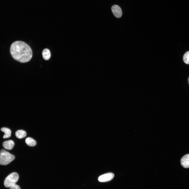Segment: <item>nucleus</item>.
I'll list each match as a JSON object with an SVG mask.
<instances>
[{
    "label": "nucleus",
    "instance_id": "ddd939ff",
    "mask_svg": "<svg viewBox=\"0 0 189 189\" xmlns=\"http://www.w3.org/2000/svg\"><path fill=\"white\" fill-rule=\"evenodd\" d=\"M9 188V189H20L19 186L16 184Z\"/></svg>",
    "mask_w": 189,
    "mask_h": 189
},
{
    "label": "nucleus",
    "instance_id": "f03ea898",
    "mask_svg": "<svg viewBox=\"0 0 189 189\" xmlns=\"http://www.w3.org/2000/svg\"><path fill=\"white\" fill-rule=\"evenodd\" d=\"M15 158L14 156L3 149L0 151V165H6Z\"/></svg>",
    "mask_w": 189,
    "mask_h": 189
},
{
    "label": "nucleus",
    "instance_id": "4468645a",
    "mask_svg": "<svg viewBox=\"0 0 189 189\" xmlns=\"http://www.w3.org/2000/svg\"><path fill=\"white\" fill-rule=\"evenodd\" d=\"M188 83L189 84V77L188 79Z\"/></svg>",
    "mask_w": 189,
    "mask_h": 189
},
{
    "label": "nucleus",
    "instance_id": "39448f33",
    "mask_svg": "<svg viewBox=\"0 0 189 189\" xmlns=\"http://www.w3.org/2000/svg\"><path fill=\"white\" fill-rule=\"evenodd\" d=\"M111 10L113 14L116 18H119L122 16V9L118 5L116 4L113 5L111 7Z\"/></svg>",
    "mask_w": 189,
    "mask_h": 189
},
{
    "label": "nucleus",
    "instance_id": "7ed1b4c3",
    "mask_svg": "<svg viewBox=\"0 0 189 189\" xmlns=\"http://www.w3.org/2000/svg\"><path fill=\"white\" fill-rule=\"evenodd\" d=\"M19 178V175L16 172H12L5 179L4 184L6 187H10L14 185L17 182Z\"/></svg>",
    "mask_w": 189,
    "mask_h": 189
},
{
    "label": "nucleus",
    "instance_id": "423d86ee",
    "mask_svg": "<svg viewBox=\"0 0 189 189\" xmlns=\"http://www.w3.org/2000/svg\"><path fill=\"white\" fill-rule=\"evenodd\" d=\"M182 166L185 168H189V154L184 156L181 160Z\"/></svg>",
    "mask_w": 189,
    "mask_h": 189
},
{
    "label": "nucleus",
    "instance_id": "f8f14e48",
    "mask_svg": "<svg viewBox=\"0 0 189 189\" xmlns=\"http://www.w3.org/2000/svg\"><path fill=\"white\" fill-rule=\"evenodd\" d=\"M183 60L186 64H189V51L186 52L184 55Z\"/></svg>",
    "mask_w": 189,
    "mask_h": 189
},
{
    "label": "nucleus",
    "instance_id": "9d476101",
    "mask_svg": "<svg viewBox=\"0 0 189 189\" xmlns=\"http://www.w3.org/2000/svg\"><path fill=\"white\" fill-rule=\"evenodd\" d=\"M1 130L5 133L3 137V138H8L10 137L11 134V131L9 129L3 127L1 128Z\"/></svg>",
    "mask_w": 189,
    "mask_h": 189
},
{
    "label": "nucleus",
    "instance_id": "0eeeda50",
    "mask_svg": "<svg viewBox=\"0 0 189 189\" xmlns=\"http://www.w3.org/2000/svg\"><path fill=\"white\" fill-rule=\"evenodd\" d=\"M14 145V142L12 140H9L4 141L2 144L3 147L8 150L12 149Z\"/></svg>",
    "mask_w": 189,
    "mask_h": 189
},
{
    "label": "nucleus",
    "instance_id": "f257e3e1",
    "mask_svg": "<svg viewBox=\"0 0 189 189\" xmlns=\"http://www.w3.org/2000/svg\"><path fill=\"white\" fill-rule=\"evenodd\" d=\"M10 53L15 60L21 63L29 61L32 56V52L28 45L20 41H15L11 45Z\"/></svg>",
    "mask_w": 189,
    "mask_h": 189
},
{
    "label": "nucleus",
    "instance_id": "1a4fd4ad",
    "mask_svg": "<svg viewBox=\"0 0 189 189\" xmlns=\"http://www.w3.org/2000/svg\"><path fill=\"white\" fill-rule=\"evenodd\" d=\"M42 55L43 59L45 60H48L50 58L51 54L50 50L48 49H44L42 52Z\"/></svg>",
    "mask_w": 189,
    "mask_h": 189
},
{
    "label": "nucleus",
    "instance_id": "6e6552de",
    "mask_svg": "<svg viewBox=\"0 0 189 189\" xmlns=\"http://www.w3.org/2000/svg\"><path fill=\"white\" fill-rule=\"evenodd\" d=\"M15 135L17 138L22 139L25 137L27 135L26 132L22 130H18L15 132Z\"/></svg>",
    "mask_w": 189,
    "mask_h": 189
},
{
    "label": "nucleus",
    "instance_id": "20e7f679",
    "mask_svg": "<svg viewBox=\"0 0 189 189\" xmlns=\"http://www.w3.org/2000/svg\"><path fill=\"white\" fill-rule=\"evenodd\" d=\"M114 176V175L113 173L108 172L99 176L98 178V180L100 182H107L112 180Z\"/></svg>",
    "mask_w": 189,
    "mask_h": 189
},
{
    "label": "nucleus",
    "instance_id": "9b49d317",
    "mask_svg": "<svg viewBox=\"0 0 189 189\" xmlns=\"http://www.w3.org/2000/svg\"><path fill=\"white\" fill-rule=\"evenodd\" d=\"M25 141L27 145L30 146H34L36 144L35 140L30 137H28L26 138Z\"/></svg>",
    "mask_w": 189,
    "mask_h": 189
}]
</instances>
